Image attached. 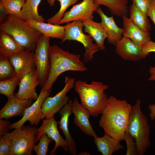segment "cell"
I'll use <instances>...</instances> for the list:
<instances>
[{"instance_id":"5bb4252c","label":"cell","mask_w":155,"mask_h":155,"mask_svg":"<svg viewBox=\"0 0 155 155\" xmlns=\"http://www.w3.org/2000/svg\"><path fill=\"white\" fill-rule=\"evenodd\" d=\"M40 84V81L36 69L25 75L19 84L18 92L15 94L17 98L27 100L31 102L38 98L36 87Z\"/></svg>"},{"instance_id":"2e32d148","label":"cell","mask_w":155,"mask_h":155,"mask_svg":"<svg viewBox=\"0 0 155 155\" xmlns=\"http://www.w3.org/2000/svg\"><path fill=\"white\" fill-rule=\"evenodd\" d=\"M72 113L74 115V123L86 135L95 137L97 136L90 122L89 111L80 104L77 98L73 101Z\"/></svg>"},{"instance_id":"d590c367","label":"cell","mask_w":155,"mask_h":155,"mask_svg":"<svg viewBox=\"0 0 155 155\" xmlns=\"http://www.w3.org/2000/svg\"><path fill=\"white\" fill-rule=\"evenodd\" d=\"M142 51L143 54L146 57L151 52H155V42L151 40L142 46Z\"/></svg>"},{"instance_id":"f546056e","label":"cell","mask_w":155,"mask_h":155,"mask_svg":"<svg viewBox=\"0 0 155 155\" xmlns=\"http://www.w3.org/2000/svg\"><path fill=\"white\" fill-rule=\"evenodd\" d=\"M20 81V80L16 75L8 79L0 81V94L5 95L7 99L9 98L15 94V90L19 85Z\"/></svg>"},{"instance_id":"52a82bcc","label":"cell","mask_w":155,"mask_h":155,"mask_svg":"<svg viewBox=\"0 0 155 155\" xmlns=\"http://www.w3.org/2000/svg\"><path fill=\"white\" fill-rule=\"evenodd\" d=\"M84 26L81 20L68 23L65 26V35L61 43L67 40L78 41L81 43L85 49L83 60L84 62L90 61L94 58V53L99 50V46L93 42L94 39L90 36L84 34L82 31Z\"/></svg>"},{"instance_id":"6da1fadb","label":"cell","mask_w":155,"mask_h":155,"mask_svg":"<svg viewBox=\"0 0 155 155\" xmlns=\"http://www.w3.org/2000/svg\"><path fill=\"white\" fill-rule=\"evenodd\" d=\"M132 106L125 100L110 96L101 114L100 127L115 139L123 140Z\"/></svg>"},{"instance_id":"3957f363","label":"cell","mask_w":155,"mask_h":155,"mask_svg":"<svg viewBox=\"0 0 155 155\" xmlns=\"http://www.w3.org/2000/svg\"><path fill=\"white\" fill-rule=\"evenodd\" d=\"M74 87L78 94L81 104L89 112L90 115L96 117L101 114L108 98L104 92L108 85L98 81H92L89 84L86 81H75Z\"/></svg>"},{"instance_id":"74e56055","label":"cell","mask_w":155,"mask_h":155,"mask_svg":"<svg viewBox=\"0 0 155 155\" xmlns=\"http://www.w3.org/2000/svg\"><path fill=\"white\" fill-rule=\"evenodd\" d=\"M146 14L150 18L155 25V0H152Z\"/></svg>"},{"instance_id":"83f0119b","label":"cell","mask_w":155,"mask_h":155,"mask_svg":"<svg viewBox=\"0 0 155 155\" xmlns=\"http://www.w3.org/2000/svg\"><path fill=\"white\" fill-rule=\"evenodd\" d=\"M79 0H47L51 7L53 6L56 1H59L61 7L59 11L53 16L47 20L48 23L54 24H59L65 13V11L70 5L77 3Z\"/></svg>"},{"instance_id":"ab89813d","label":"cell","mask_w":155,"mask_h":155,"mask_svg":"<svg viewBox=\"0 0 155 155\" xmlns=\"http://www.w3.org/2000/svg\"><path fill=\"white\" fill-rule=\"evenodd\" d=\"M149 72L150 76L148 78V80L149 81L155 80V65L150 67Z\"/></svg>"},{"instance_id":"ba28073f","label":"cell","mask_w":155,"mask_h":155,"mask_svg":"<svg viewBox=\"0 0 155 155\" xmlns=\"http://www.w3.org/2000/svg\"><path fill=\"white\" fill-rule=\"evenodd\" d=\"M75 81L73 78L65 76L62 89L54 96L44 100L41 107L43 119L51 118L68 102L69 98L67 94L74 87Z\"/></svg>"},{"instance_id":"f1b7e54d","label":"cell","mask_w":155,"mask_h":155,"mask_svg":"<svg viewBox=\"0 0 155 155\" xmlns=\"http://www.w3.org/2000/svg\"><path fill=\"white\" fill-rule=\"evenodd\" d=\"M26 0H4L1 1L0 7L3 9L7 14L20 18L21 11Z\"/></svg>"},{"instance_id":"7402d4cb","label":"cell","mask_w":155,"mask_h":155,"mask_svg":"<svg viewBox=\"0 0 155 155\" xmlns=\"http://www.w3.org/2000/svg\"><path fill=\"white\" fill-rule=\"evenodd\" d=\"M26 23L35 28L44 35L62 40L65 35V27L59 24H54L33 20L26 22Z\"/></svg>"},{"instance_id":"b9f144b4","label":"cell","mask_w":155,"mask_h":155,"mask_svg":"<svg viewBox=\"0 0 155 155\" xmlns=\"http://www.w3.org/2000/svg\"><path fill=\"white\" fill-rule=\"evenodd\" d=\"M1 0V1H3V0Z\"/></svg>"},{"instance_id":"f35d334b","label":"cell","mask_w":155,"mask_h":155,"mask_svg":"<svg viewBox=\"0 0 155 155\" xmlns=\"http://www.w3.org/2000/svg\"><path fill=\"white\" fill-rule=\"evenodd\" d=\"M148 108L150 111L149 116L151 120H154L155 119V104H149L148 106Z\"/></svg>"},{"instance_id":"60d3db41","label":"cell","mask_w":155,"mask_h":155,"mask_svg":"<svg viewBox=\"0 0 155 155\" xmlns=\"http://www.w3.org/2000/svg\"><path fill=\"white\" fill-rule=\"evenodd\" d=\"M79 154H78V155H88L90 154L89 153V152H81Z\"/></svg>"},{"instance_id":"9a60e30c","label":"cell","mask_w":155,"mask_h":155,"mask_svg":"<svg viewBox=\"0 0 155 155\" xmlns=\"http://www.w3.org/2000/svg\"><path fill=\"white\" fill-rule=\"evenodd\" d=\"M115 46L116 53L124 60L137 61L146 57L143 53L142 46L127 37H122Z\"/></svg>"},{"instance_id":"484cf974","label":"cell","mask_w":155,"mask_h":155,"mask_svg":"<svg viewBox=\"0 0 155 155\" xmlns=\"http://www.w3.org/2000/svg\"><path fill=\"white\" fill-rule=\"evenodd\" d=\"M96 3L106 6L117 17L127 16L128 12V0H93Z\"/></svg>"},{"instance_id":"ac0fdd59","label":"cell","mask_w":155,"mask_h":155,"mask_svg":"<svg viewBox=\"0 0 155 155\" xmlns=\"http://www.w3.org/2000/svg\"><path fill=\"white\" fill-rule=\"evenodd\" d=\"M123 36L130 39L136 44L143 46L151 40L149 33H146L134 24L127 16L122 17Z\"/></svg>"},{"instance_id":"8d00e7d4","label":"cell","mask_w":155,"mask_h":155,"mask_svg":"<svg viewBox=\"0 0 155 155\" xmlns=\"http://www.w3.org/2000/svg\"><path fill=\"white\" fill-rule=\"evenodd\" d=\"M11 124L7 119H0V137L3 136L6 133L9 131V127Z\"/></svg>"},{"instance_id":"277c9868","label":"cell","mask_w":155,"mask_h":155,"mask_svg":"<svg viewBox=\"0 0 155 155\" xmlns=\"http://www.w3.org/2000/svg\"><path fill=\"white\" fill-rule=\"evenodd\" d=\"M0 28L12 36L24 50L30 52H35L37 43L43 35L25 21L13 15H9L0 24Z\"/></svg>"},{"instance_id":"5b68a950","label":"cell","mask_w":155,"mask_h":155,"mask_svg":"<svg viewBox=\"0 0 155 155\" xmlns=\"http://www.w3.org/2000/svg\"><path fill=\"white\" fill-rule=\"evenodd\" d=\"M141 101L138 100L132 106L125 132L135 141L138 155H143L150 147V127L147 118L141 108Z\"/></svg>"},{"instance_id":"d6a6232c","label":"cell","mask_w":155,"mask_h":155,"mask_svg":"<svg viewBox=\"0 0 155 155\" xmlns=\"http://www.w3.org/2000/svg\"><path fill=\"white\" fill-rule=\"evenodd\" d=\"M123 140L126 142L127 150L126 155H137L136 143L133 139L127 133L125 132Z\"/></svg>"},{"instance_id":"8fae6325","label":"cell","mask_w":155,"mask_h":155,"mask_svg":"<svg viewBox=\"0 0 155 155\" xmlns=\"http://www.w3.org/2000/svg\"><path fill=\"white\" fill-rule=\"evenodd\" d=\"M58 122L55 120L54 115L48 119H43L41 126L37 129L35 133L36 143H37L41 136L46 133L48 136L54 140L55 145L50 152V155H55L57 148L61 147L65 151L69 150L68 144L60 135L57 128Z\"/></svg>"},{"instance_id":"cb8c5ba5","label":"cell","mask_w":155,"mask_h":155,"mask_svg":"<svg viewBox=\"0 0 155 155\" xmlns=\"http://www.w3.org/2000/svg\"><path fill=\"white\" fill-rule=\"evenodd\" d=\"M41 0H26L21 11L20 18L26 22L33 20L38 22L45 21L38 12V7Z\"/></svg>"},{"instance_id":"603a6c76","label":"cell","mask_w":155,"mask_h":155,"mask_svg":"<svg viewBox=\"0 0 155 155\" xmlns=\"http://www.w3.org/2000/svg\"><path fill=\"white\" fill-rule=\"evenodd\" d=\"M94 138V142L98 150L102 155H111L124 148V146L121 144L120 141L106 133L102 137L97 136Z\"/></svg>"},{"instance_id":"d4e9b609","label":"cell","mask_w":155,"mask_h":155,"mask_svg":"<svg viewBox=\"0 0 155 155\" xmlns=\"http://www.w3.org/2000/svg\"><path fill=\"white\" fill-rule=\"evenodd\" d=\"M24 50L12 36L1 31L0 35V54L8 56Z\"/></svg>"},{"instance_id":"4fadbf2b","label":"cell","mask_w":155,"mask_h":155,"mask_svg":"<svg viewBox=\"0 0 155 155\" xmlns=\"http://www.w3.org/2000/svg\"><path fill=\"white\" fill-rule=\"evenodd\" d=\"M34 53L24 50L7 56L20 80L25 75L36 69Z\"/></svg>"},{"instance_id":"4dcf8cb0","label":"cell","mask_w":155,"mask_h":155,"mask_svg":"<svg viewBox=\"0 0 155 155\" xmlns=\"http://www.w3.org/2000/svg\"><path fill=\"white\" fill-rule=\"evenodd\" d=\"M15 75L14 68L7 57L0 54V81L12 78Z\"/></svg>"},{"instance_id":"e0dca14e","label":"cell","mask_w":155,"mask_h":155,"mask_svg":"<svg viewBox=\"0 0 155 155\" xmlns=\"http://www.w3.org/2000/svg\"><path fill=\"white\" fill-rule=\"evenodd\" d=\"M32 102L26 99H20L15 94L8 99L6 103L0 111V119H6L16 116H23L26 109Z\"/></svg>"},{"instance_id":"44dd1931","label":"cell","mask_w":155,"mask_h":155,"mask_svg":"<svg viewBox=\"0 0 155 155\" xmlns=\"http://www.w3.org/2000/svg\"><path fill=\"white\" fill-rule=\"evenodd\" d=\"M82 21L84 27V32L89 34L95 41L99 49L104 50L105 48L104 41L107 36L101 23L95 22L89 18H86Z\"/></svg>"},{"instance_id":"4316f807","label":"cell","mask_w":155,"mask_h":155,"mask_svg":"<svg viewBox=\"0 0 155 155\" xmlns=\"http://www.w3.org/2000/svg\"><path fill=\"white\" fill-rule=\"evenodd\" d=\"M129 18L135 25L146 33H149L151 27L148 16L133 3L129 9Z\"/></svg>"},{"instance_id":"7c38bea8","label":"cell","mask_w":155,"mask_h":155,"mask_svg":"<svg viewBox=\"0 0 155 155\" xmlns=\"http://www.w3.org/2000/svg\"><path fill=\"white\" fill-rule=\"evenodd\" d=\"M99 5L95 3L93 0H83L65 12L59 24L86 18L93 20V12L96 11Z\"/></svg>"},{"instance_id":"ffe728a7","label":"cell","mask_w":155,"mask_h":155,"mask_svg":"<svg viewBox=\"0 0 155 155\" xmlns=\"http://www.w3.org/2000/svg\"><path fill=\"white\" fill-rule=\"evenodd\" d=\"M96 12L101 17V23L106 33L107 42L115 46L122 37L123 28L119 27L115 23L113 16H108L99 7Z\"/></svg>"},{"instance_id":"e575fe53","label":"cell","mask_w":155,"mask_h":155,"mask_svg":"<svg viewBox=\"0 0 155 155\" xmlns=\"http://www.w3.org/2000/svg\"><path fill=\"white\" fill-rule=\"evenodd\" d=\"M152 0H132V3L142 12L146 13Z\"/></svg>"},{"instance_id":"30bf717a","label":"cell","mask_w":155,"mask_h":155,"mask_svg":"<svg viewBox=\"0 0 155 155\" xmlns=\"http://www.w3.org/2000/svg\"><path fill=\"white\" fill-rule=\"evenodd\" d=\"M50 92L43 88L35 101L26 110L22 118L18 121L11 124L9 129H15L21 127L27 121L30 122V125L36 126L42 119H43L41 107L44 100L48 97Z\"/></svg>"},{"instance_id":"7a4b0ae2","label":"cell","mask_w":155,"mask_h":155,"mask_svg":"<svg viewBox=\"0 0 155 155\" xmlns=\"http://www.w3.org/2000/svg\"><path fill=\"white\" fill-rule=\"evenodd\" d=\"M80 55L66 51L57 45L50 46L49 57L51 66L48 78L43 88L51 92L58 77L67 71H84L87 68L80 60Z\"/></svg>"},{"instance_id":"9c48e42d","label":"cell","mask_w":155,"mask_h":155,"mask_svg":"<svg viewBox=\"0 0 155 155\" xmlns=\"http://www.w3.org/2000/svg\"><path fill=\"white\" fill-rule=\"evenodd\" d=\"M50 38L43 35L37 43L34 53V59L36 69L39 79V85L42 88L48 78L50 70Z\"/></svg>"},{"instance_id":"836d02e7","label":"cell","mask_w":155,"mask_h":155,"mask_svg":"<svg viewBox=\"0 0 155 155\" xmlns=\"http://www.w3.org/2000/svg\"><path fill=\"white\" fill-rule=\"evenodd\" d=\"M0 155H11L9 145L3 136L0 137Z\"/></svg>"},{"instance_id":"d6986e66","label":"cell","mask_w":155,"mask_h":155,"mask_svg":"<svg viewBox=\"0 0 155 155\" xmlns=\"http://www.w3.org/2000/svg\"><path fill=\"white\" fill-rule=\"evenodd\" d=\"M73 101L69 100L68 102L59 111L60 119L58 124L65 136L68 145L69 151L73 155H76V142L71 136L68 129V121L70 116L72 113V107Z\"/></svg>"},{"instance_id":"1f68e13d","label":"cell","mask_w":155,"mask_h":155,"mask_svg":"<svg viewBox=\"0 0 155 155\" xmlns=\"http://www.w3.org/2000/svg\"><path fill=\"white\" fill-rule=\"evenodd\" d=\"M53 141L46 133L43 134L40 138L38 144L34 147L33 150L37 155H46L48 150L49 144Z\"/></svg>"},{"instance_id":"8992f818","label":"cell","mask_w":155,"mask_h":155,"mask_svg":"<svg viewBox=\"0 0 155 155\" xmlns=\"http://www.w3.org/2000/svg\"><path fill=\"white\" fill-rule=\"evenodd\" d=\"M37 128L23 125L3 136L9 144L11 155H32L36 145L35 133Z\"/></svg>"}]
</instances>
